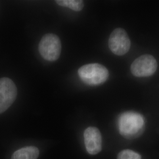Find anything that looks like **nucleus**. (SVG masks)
I'll return each instance as SVG.
<instances>
[{"mask_svg":"<svg viewBox=\"0 0 159 159\" xmlns=\"http://www.w3.org/2000/svg\"><path fill=\"white\" fill-rule=\"evenodd\" d=\"M118 124L121 136L127 139H134L141 134L144 129V119L140 114L127 111L120 116Z\"/></svg>","mask_w":159,"mask_h":159,"instance_id":"nucleus-1","label":"nucleus"},{"mask_svg":"<svg viewBox=\"0 0 159 159\" xmlns=\"http://www.w3.org/2000/svg\"><path fill=\"white\" fill-rule=\"evenodd\" d=\"M78 74L81 80L89 85L103 84L109 76L107 68L98 63L89 64L81 67L79 69Z\"/></svg>","mask_w":159,"mask_h":159,"instance_id":"nucleus-2","label":"nucleus"},{"mask_svg":"<svg viewBox=\"0 0 159 159\" xmlns=\"http://www.w3.org/2000/svg\"><path fill=\"white\" fill-rule=\"evenodd\" d=\"M39 49L44 59L49 61H56L61 51L60 39L56 34H46L40 41Z\"/></svg>","mask_w":159,"mask_h":159,"instance_id":"nucleus-3","label":"nucleus"},{"mask_svg":"<svg viewBox=\"0 0 159 159\" xmlns=\"http://www.w3.org/2000/svg\"><path fill=\"white\" fill-rule=\"evenodd\" d=\"M157 62L155 58L148 54L143 55L136 58L131 65V72L137 77H149L155 73Z\"/></svg>","mask_w":159,"mask_h":159,"instance_id":"nucleus-4","label":"nucleus"},{"mask_svg":"<svg viewBox=\"0 0 159 159\" xmlns=\"http://www.w3.org/2000/svg\"><path fill=\"white\" fill-rule=\"evenodd\" d=\"M108 47L111 52L121 56L129 51L131 47L130 38L124 29H115L110 34L108 39Z\"/></svg>","mask_w":159,"mask_h":159,"instance_id":"nucleus-5","label":"nucleus"},{"mask_svg":"<svg viewBox=\"0 0 159 159\" xmlns=\"http://www.w3.org/2000/svg\"><path fill=\"white\" fill-rule=\"evenodd\" d=\"M17 96V87L13 81L7 77L0 79V114L11 106Z\"/></svg>","mask_w":159,"mask_h":159,"instance_id":"nucleus-6","label":"nucleus"},{"mask_svg":"<svg viewBox=\"0 0 159 159\" xmlns=\"http://www.w3.org/2000/svg\"><path fill=\"white\" fill-rule=\"evenodd\" d=\"M84 143L87 152L94 155L100 153L102 148V137L100 131L95 127H89L84 133Z\"/></svg>","mask_w":159,"mask_h":159,"instance_id":"nucleus-7","label":"nucleus"},{"mask_svg":"<svg viewBox=\"0 0 159 159\" xmlns=\"http://www.w3.org/2000/svg\"><path fill=\"white\" fill-rule=\"evenodd\" d=\"M40 154L39 148L34 146H29L16 151L11 159H37Z\"/></svg>","mask_w":159,"mask_h":159,"instance_id":"nucleus-8","label":"nucleus"},{"mask_svg":"<svg viewBox=\"0 0 159 159\" xmlns=\"http://www.w3.org/2000/svg\"><path fill=\"white\" fill-rule=\"evenodd\" d=\"M57 4L67 7L75 11H80L84 7V2L81 0H57Z\"/></svg>","mask_w":159,"mask_h":159,"instance_id":"nucleus-9","label":"nucleus"},{"mask_svg":"<svg viewBox=\"0 0 159 159\" xmlns=\"http://www.w3.org/2000/svg\"><path fill=\"white\" fill-rule=\"evenodd\" d=\"M117 159H141V156L131 150H124L120 152Z\"/></svg>","mask_w":159,"mask_h":159,"instance_id":"nucleus-10","label":"nucleus"}]
</instances>
